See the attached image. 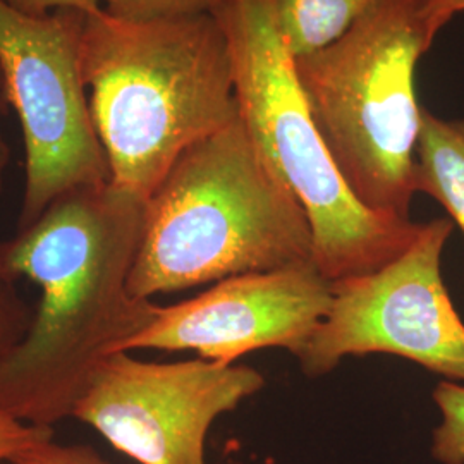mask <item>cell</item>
<instances>
[{"label":"cell","mask_w":464,"mask_h":464,"mask_svg":"<svg viewBox=\"0 0 464 464\" xmlns=\"http://www.w3.org/2000/svg\"><path fill=\"white\" fill-rule=\"evenodd\" d=\"M105 13L117 19L147 23L160 19L216 14L229 0H102Z\"/></svg>","instance_id":"13"},{"label":"cell","mask_w":464,"mask_h":464,"mask_svg":"<svg viewBox=\"0 0 464 464\" xmlns=\"http://www.w3.org/2000/svg\"><path fill=\"white\" fill-rule=\"evenodd\" d=\"M454 222H423L413 245L365 276L332 281L327 316L293 354L306 377H324L346 356L385 353L464 383V324L442 277Z\"/></svg>","instance_id":"7"},{"label":"cell","mask_w":464,"mask_h":464,"mask_svg":"<svg viewBox=\"0 0 464 464\" xmlns=\"http://www.w3.org/2000/svg\"><path fill=\"white\" fill-rule=\"evenodd\" d=\"M214 16L229 40L239 114L310 218L320 272L341 281L394 262L423 224L372 212L353 195L316 130L270 0H229Z\"/></svg>","instance_id":"5"},{"label":"cell","mask_w":464,"mask_h":464,"mask_svg":"<svg viewBox=\"0 0 464 464\" xmlns=\"http://www.w3.org/2000/svg\"><path fill=\"white\" fill-rule=\"evenodd\" d=\"M145 216L147 199L116 184L78 188L0 245V272L42 289L26 335L0 358V410L52 429L100 362L155 320L159 306L128 287Z\"/></svg>","instance_id":"1"},{"label":"cell","mask_w":464,"mask_h":464,"mask_svg":"<svg viewBox=\"0 0 464 464\" xmlns=\"http://www.w3.org/2000/svg\"><path fill=\"white\" fill-rule=\"evenodd\" d=\"M53 439L49 427L28 425L0 410V464H9L30 449Z\"/></svg>","instance_id":"15"},{"label":"cell","mask_w":464,"mask_h":464,"mask_svg":"<svg viewBox=\"0 0 464 464\" xmlns=\"http://www.w3.org/2000/svg\"><path fill=\"white\" fill-rule=\"evenodd\" d=\"M415 188L437 199L464 234V119L421 111Z\"/></svg>","instance_id":"10"},{"label":"cell","mask_w":464,"mask_h":464,"mask_svg":"<svg viewBox=\"0 0 464 464\" xmlns=\"http://www.w3.org/2000/svg\"><path fill=\"white\" fill-rule=\"evenodd\" d=\"M431 398L440 411L431 433V458L439 464H464V385L439 382Z\"/></svg>","instance_id":"12"},{"label":"cell","mask_w":464,"mask_h":464,"mask_svg":"<svg viewBox=\"0 0 464 464\" xmlns=\"http://www.w3.org/2000/svg\"><path fill=\"white\" fill-rule=\"evenodd\" d=\"M310 218L243 117L186 150L147 199L136 298L315 262Z\"/></svg>","instance_id":"3"},{"label":"cell","mask_w":464,"mask_h":464,"mask_svg":"<svg viewBox=\"0 0 464 464\" xmlns=\"http://www.w3.org/2000/svg\"><path fill=\"white\" fill-rule=\"evenodd\" d=\"M9 464H109L90 446H64L52 440L23 452Z\"/></svg>","instance_id":"16"},{"label":"cell","mask_w":464,"mask_h":464,"mask_svg":"<svg viewBox=\"0 0 464 464\" xmlns=\"http://www.w3.org/2000/svg\"><path fill=\"white\" fill-rule=\"evenodd\" d=\"M34 315V308L19 295L16 281L0 272V358L26 335Z\"/></svg>","instance_id":"14"},{"label":"cell","mask_w":464,"mask_h":464,"mask_svg":"<svg viewBox=\"0 0 464 464\" xmlns=\"http://www.w3.org/2000/svg\"><path fill=\"white\" fill-rule=\"evenodd\" d=\"M82 72L111 183L143 199L186 150L241 116L229 40L212 14H86Z\"/></svg>","instance_id":"2"},{"label":"cell","mask_w":464,"mask_h":464,"mask_svg":"<svg viewBox=\"0 0 464 464\" xmlns=\"http://www.w3.org/2000/svg\"><path fill=\"white\" fill-rule=\"evenodd\" d=\"M377 0H270L276 30L293 59L337 42Z\"/></svg>","instance_id":"11"},{"label":"cell","mask_w":464,"mask_h":464,"mask_svg":"<svg viewBox=\"0 0 464 464\" xmlns=\"http://www.w3.org/2000/svg\"><path fill=\"white\" fill-rule=\"evenodd\" d=\"M86 13L23 14L0 0V69L26 151L19 229L67 191L111 183L82 72Z\"/></svg>","instance_id":"6"},{"label":"cell","mask_w":464,"mask_h":464,"mask_svg":"<svg viewBox=\"0 0 464 464\" xmlns=\"http://www.w3.org/2000/svg\"><path fill=\"white\" fill-rule=\"evenodd\" d=\"M28 16H45L57 9H78L86 14L99 13L102 0H2Z\"/></svg>","instance_id":"17"},{"label":"cell","mask_w":464,"mask_h":464,"mask_svg":"<svg viewBox=\"0 0 464 464\" xmlns=\"http://www.w3.org/2000/svg\"><path fill=\"white\" fill-rule=\"evenodd\" d=\"M429 0H377L337 42L295 59L316 130L358 201L410 218L421 111L416 64L431 49Z\"/></svg>","instance_id":"4"},{"label":"cell","mask_w":464,"mask_h":464,"mask_svg":"<svg viewBox=\"0 0 464 464\" xmlns=\"http://www.w3.org/2000/svg\"><path fill=\"white\" fill-rule=\"evenodd\" d=\"M331 304L332 281L315 262L232 276L197 298L159 306L155 320L124 351H195L224 365L256 349L295 353Z\"/></svg>","instance_id":"9"},{"label":"cell","mask_w":464,"mask_h":464,"mask_svg":"<svg viewBox=\"0 0 464 464\" xmlns=\"http://www.w3.org/2000/svg\"><path fill=\"white\" fill-rule=\"evenodd\" d=\"M7 105H9V100H7V92H5V83H4V74L0 69V111H5Z\"/></svg>","instance_id":"20"},{"label":"cell","mask_w":464,"mask_h":464,"mask_svg":"<svg viewBox=\"0 0 464 464\" xmlns=\"http://www.w3.org/2000/svg\"><path fill=\"white\" fill-rule=\"evenodd\" d=\"M9 159H11V150H9L7 141L4 140V136L0 134V189L4 184V174H5V169L9 164Z\"/></svg>","instance_id":"19"},{"label":"cell","mask_w":464,"mask_h":464,"mask_svg":"<svg viewBox=\"0 0 464 464\" xmlns=\"http://www.w3.org/2000/svg\"><path fill=\"white\" fill-rule=\"evenodd\" d=\"M461 13H464V0H429L425 17L431 40L448 26L452 17Z\"/></svg>","instance_id":"18"},{"label":"cell","mask_w":464,"mask_h":464,"mask_svg":"<svg viewBox=\"0 0 464 464\" xmlns=\"http://www.w3.org/2000/svg\"><path fill=\"white\" fill-rule=\"evenodd\" d=\"M264 385L251 366L150 363L117 351L95 368L72 416L138 463L207 464L212 423Z\"/></svg>","instance_id":"8"}]
</instances>
